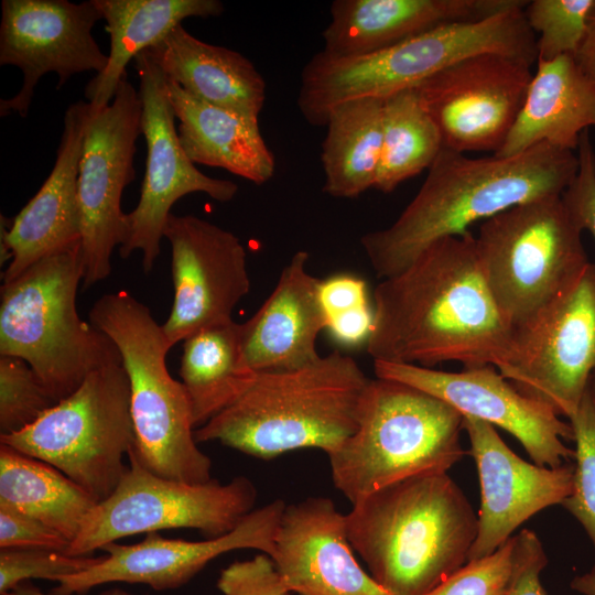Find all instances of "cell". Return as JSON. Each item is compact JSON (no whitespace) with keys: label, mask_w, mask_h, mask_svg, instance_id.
I'll return each instance as SVG.
<instances>
[{"label":"cell","mask_w":595,"mask_h":595,"mask_svg":"<svg viewBox=\"0 0 595 595\" xmlns=\"http://www.w3.org/2000/svg\"><path fill=\"white\" fill-rule=\"evenodd\" d=\"M372 310L366 347L374 360L500 368L512 358L515 331L488 288L472 232L433 242L382 279Z\"/></svg>","instance_id":"6da1fadb"},{"label":"cell","mask_w":595,"mask_h":595,"mask_svg":"<svg viewBox=\"0 0 595 595\" xmlns=\"http://www.w3.org/2000/svg\"><path fill=\"white\" fill-rule=\"evenodd\" d=\"M577 166V154L545 142L508 158H469L443 148L396 221L365 234L360 245L377 277H392L433 242L465 236L478 220L562 195Z\"/></svg>","instance_id":"7a4b0ae2"},{"label":"cell","mask_w":595,"mask_h":595,"mask_svg":"<svg viewBox=\"0 0 595 595\" xmlns=\"http://www.w3.org/2000/svg\"><path fill=\"white\" fill-rule=\"evenodd\" d=\"M351 505L349 543L390 595H426L468 562L478 517L447 473L405 478Z\"/></svg>","instance_id":"3957f363"},{"label":"cell","mask_w":595,"mask_h":595,"mask_svg":"<svg viewBox=\"0 0 595 595\" xmlns=\"http://www.w3.org/2000/svg\"><path fill=\"white\" fill-rule=\"evenodd\" d=\"M370 380L339 350L299 369L256 374L242 394L194 436L262 459L300 448L328 455L357 430Z\"/></svg>","instance_id":"277c9868"},{"label":"cell","mask_w":595,"mask_h":595,"mask_svg":"<svg viewBox=\"0 0 595 595\" xmlns=\"http://www.w3.org/2000/svg\"><path fill=\"white\" fill-rule=\"evenodd\" d=\"M528 1L477 21L450 22L382 51L354 57L322 51L304 65L296 99L312 126H325L338 105L359 98L385 99L412 88L473 55L498 53L537 62V36L523 9Z\"/></svg>","instance_id":"5b68a950"},{"label":"cell","mask_w":595,"mask_h":595,"mask_svg":"<svg viewBox=\"0 0 595 595\" xmlns=\"http://www.w3.org/2000/svg\"><path fill=\"white\" fill-rule=\"evenodd\" d=\"M83 275L77 242L1 286L0 355L24 359L57 401L72 394L90 372L122 363L113 340L78 315L76 294Z\"/></svg>","instance_id":"8992f818"},{"label":"cell","mask_w":595,"mask_h":595,"mask_svg":"<svg viewBox=\"0 0 595 595\" xmlns=\"http://www.w3.org/2000/svg\"><path fill=\"white\" fill-rule=\"evenodd\" d=\"M464 416L445 401L391 379H371L355 433L329 453L335 487L354 504L396 482L447 470L467 454Z\"/></svg>","instance_id":"52a82bcc"},{"label":"cell","mask_w":595,"mask_h":595,"mask_svg":"<svg viewBox=\"0 0 595 595\" xmlns=\"http://www.w3.org/2000/svg\"><path fill=\"white\" fill-rule=\"evenodd\" d=\"M89 322L117 345L130 381L133 450L152 473L184 483L209 482L212 462L197 446L184 385L169 374L172 348L149 307L127 291L100 296Z\"/></svg>","instance_id":"ba28073f"},{"label":"cell","mask_w":595,"mask_h":595,"mask_svg":"<svg viewBox=\"0 0 595 595\" xmlns=\"http://www.w3.org/2000/svg\"><path fill=\"white\" fill-rule=\"evenodd\" d=\"M581 232L561 195L515 205L480 224L476 246L486 282L515 333L530 325L588 264Z\"/></svg>","instance_id":"9c48e42d"},{"label":"cell","mask_w":595,"mask_h":595,"mask_svg":"<svg viewBox=\"0 0 595 595\" xmlns=\"http://www.w3.org/2000/svg\"><path fill=\"white\" fill-rule=\"evenodd\" d=\"M130 401L122 363L110 364L90 372L30 426L0 436V443L54 466L100 502L116 489L134 446Z\"/></svg>","instance_id":"30bf717a"},{"label":"cell","mask_w":595,"mask_h":595,"mask_svg":"<svg viewBox=\"0 0 595 595\" xmlns=\"http://www.w3.org/2000/svg\"><path fill=\"white\" fill-rule=\"evenodd\" d=\"M256 498V487L245 476L225 484L161 477L140 462L132 447L116 489L88 512L66 553L91 555L125 537L165 529H196L219 537L253 510Z\"/></svg>","instance_id":"8fae6325"},{"label":"cell","mask_w":595,"mask_h":595,"mask_svg":"<svg viewBox=\"0 0 595 595\" xmlns=\"http://www.w3.org/2000/svg\"><path fill=\"white\" fill-rule=\"evenodd\" d=\"M141 117L142 101L128 77L108 106L89 104L78 174L84 288L110 274L113 249L125 240L121 196L134 178Z\"/></svg>","instance_id":"7c38bea8"},{"label":"cell","mask_w":595,"mask_h":595,"mask_svg":"<svg viewBox=\"0 0 595 595\" xmlns=\"http://www.w3.org/2000/svg\"><path fill=\"white\" fill-rule=\"evenodd\" d=\"M520 392L570 419L595 371V264L530 325L515 333L511 360L498 368Z\"/></svg>","instance_id":"4fadbf2b"},{"label":"cell","mask_w":595,"mask_h":595,"mask_svg":"<svg viewBox=\"0 0 595 595\" xmlns=\"http://www.w3.org/2000/svg\"><path fill=\"white\" fill-rule=\"evenodd\" d=\"M134 68L140 78L141 130L148 154L140 199L136 208L126 214V235L119 252L126 259L140 250L143 271L149 273L161 251L170 209L176 201L199 192L225 203L235 197L238 185L202 173L188 159L178 141L164 74L145 51L134 57Z\"/></svg>","instance_id":"5bb4252c"},{"label":"cell","mask_w":595,"mask_h":595,"mask_svg":"<svg viewBox=\"0 0 595 595\" xmlns=\"http://www.w3.org/2000/svg\"><path fill=\"white\" fill-rule=\"evenodd\" d=\"M530 67L508 55L482 53L415 86L441 133L443 148L496 153L523 105L532 78Z\"/></svg>","instance_id":"9a60e30c"},{"label":"cell","mask_w":595,"mask_h":595,"mask_svg":"<svg viewBox=\"0 0 595 595\" xmlns=\"http://www.w3.org/2000/svg\"><path fill=\"white\" fill-rule=\"evenodd\" d=\"M102 19L95 0H2L0 65L23 74L21 89L0 100V116H28L35 86L47 73L58 76L60 89L77 74L101 73L108 64L93 28Z\"/></svg>","instance_id":"2e32d148"},{"label":"cell","mask_w":595,"mask_h":595,"mask_svg":"<svg viewBox=\"0 0 595 595\" xmlns=\"http://www.w3.org/2000/svg\"><path fill=\"white\" fill-rule=\"evenodd\" d=\"M377 378L421 389L473 416L513 435L534 464L558 467L574 459L563 440L574 441L570 423L549 405L520 392L494 366L450 372L410 364L374 360Z\"/></svg>","instance_id":"e0dca14e"},{"label":"cell","mask_w":595,"mask_h":595,"mask_svg":"<svg viewBox=\"0 0 595 595\" xmlns=\"http://www.w3.org/2000/svg\"><path fill=\"white\" fill-rule=\"evenodd\" d=\"M163 235L171 246L174 300L162 329L173 347L195 332L230 323L250 280L246 249L232 232L194 215L171 214Z\"/></svg>","instance_id":"ac0fdd59"},{"label":"cell","mask_w":595,"mask_h":595,"mask_svg":"<svg viewBox=\"0 0 595 595\" xmlns=\"http://www.w3.org/2000/svg\"><path fill=\"white\" fill-rule=\"evenodd\" d=\"M281 499L249 512L231 531L203 541L166 539L150 532L139 543H109L91 567L61 578L53 595L84 594L111 583L147 584L156 591L174 589L187 583L215 558L237 549L274 552L275 536L285 508Z\"/></svg>","instance_id":"d6986e66"},{"label":"cell","mask_w":595,"mask_h":595,"mask_svg":"<svg viewBox=\"0 0 595 595\" xmlns=\"http://www.w3.org/2000/svg\"><path fill=\"white\" fill-rule=\"evenodd\" d=\"M480 485L478 530L468 561L498 550L512 532L542 509L562 504L573 485L574 464L547 467L519 457L495 428L464 416Z\"/></svg>","instance_id":"ffe728a7"},{"label":"cell","mask_w":595,"mask_h":595,"mask_svg":"<svg viewBox=\"0 0 595 595\" xmlns=\"http://www.w3.org/2000/svg\"><path fill=\"white\" fill-rule=\"evenodd\" d=\"M345 515L332 499L286 505L271 555L296 595H390L356 561Z\"/></svg>","instance_id":"44dd1931"},{"label":"cell","mask_w":595,"mask_h":595,"mask_svg":"<svg viewBox=\"0 0 595 595\" xmlns=\"http://www.w3.org/2000/svg\"><path fill=\"white\" fill-rule=\"evenodd\" d=\"M89 102L65 110L64 128L54 166L37 193L4 228L1 219L2 273L10 282L39 260L80 242L78 174Z\"/></svg>","instance_id":"7402d4cb"},{"label":"cell","mask_w":595,"mask_h":595,"mask_svg":"<svg viewBox=\"0 0 595 595\" xmlns=\"http://www.w3.org/2000/svg\"><path fill=\"white\" fill-rule=\"evenodd\" d=\"M309 252L296 251L259 310L240 323L244 363L255 374L302 368L321 357L318 334L327 327L321 280L309 273Z\"/></svg>","instance_id":"603a6c76"},{"label":"cell","mask_w":595,"mask_h":595,"mask_svg":"<svg viewBox=\"0 0 595 595\" xmlns=\"http://www.w3.org/2000/svg\"><path fill=\"white\" fill-rule=\"evenodd\" d=\"M519 0H335L323 53L335 57L382 51L439 25L477 21Z\"/></svg>","instance_id":"cb8c5ba5"},{"label":"cell","mask_w":595,"mask_h":595,"mask_svg":"<svg viewBox=\"0 0 595 595\" xmlns=\"http://www.w3.org/2000/svg\"><path fill=\"white\" fill-rule=\"evenodd\" d=\"M144 51L166 78L190 95L258 121L266 82L239 52L203 42L182 24Z\"/></svg>","instance_id":"d4e9b609"},{"label":"cell","mask_w":595,"mask_h":595,"mask_svg":"<svg viewBox=\"0 0 595 595\" xmlns=\"http://www.w3.org/2000/svg\"><path fill=\"white\" fill-rule=\"evenodd\" d=\"M591 127L595 128V83L574 56L538 60L519 115L494 154L513 156L543 142L574 151Z\"/></svg>","instance_id":"484cf974"},{"label":"cell","mask_w":595,"mask_h":595,"mask_svg":"<svg viewBox=\"0 0 595 595\" xmlns=\"http://www.w3.org/2000/svg\"><path fill=\"white\" fill-rule=\"evenodd\" d=\"M164 86L180 121V144L194 164L221 167L257 185L272 178L275 160L258 121L197 99L165 75Z\"/></svg>","instance_id":"4316f807"},{"label":"cell","mask_w":595,"mask_h":595,"mask_svg":"<svg viewBox=\"0 0 595 595\" xmlns=\"http://www.w3.org/2000/svg\"><path fill=\"white\" fill-rule=\"evenodd\" d=\"M106 21L110 52L106 68L86 85L84 95L94 108L108 106L127 77L126 67L187 18L217 17L218 0H95Z\"/></svg>","instance_id":"83f0119b"},{"label":"cell","mask_w":595,"mask_h":595,"mask_svg":"<svg viewBox=\"0 0 595 595\" xmlns=\"http://www.w3.org/2000/svg\"><path fill=\"white\" fill-rule=\"evenodd\" d=\"M383 99L359 98L335 107L328 116L321 161L323 192L353 198L374 187L382 148Z\"/></svg>","instance_id":"f1b7e54d"},{"label":"cell","mask_w":595,"mask_h":595,"mask_svg":"<svg viewBox=\"0 0 595 595\" xmlns=\"http://www.w3.org/2000/svg\"><path fill=\"white\" fill-rule=\"evenodd\" d=\"M244 363L240 323L201 329L183 340L180 376L199 428L237 400L255 377Z\"/></svg>","instance_id":"f546056e"},{"label":"cell","mask_w":595,"mask_h":595,"mask_svg":"<svg viewBox=\"0 0 595 595\" xmlns=\"http://www.w3.org/2000/svg\"><path fill=\"white\" fill-rule=\"evenodd\" d=\"M97 502L54 466L0 443V505L56 530L71 542Z\"/></svg>","instance_id":"4dcf8cb0"},{"label":"cell","mask_w":595,"mask_h":595,"mask_svg":"<svg viewBox=\"0 0 595 595\" xmlns=\"http://www.w3.org/2000/svg\"><path fill=\"white\" fill-rule=\"evenodd\" d=\"M441 133L414 87L383 99L382 148L374 188L390 193L433 164Z\"/></svg>","instance_id":"1f68e13d"},{"label":"cell","mask_w":595,"mask_h":595,"mask_svg":"<svg viewBox=\"0 0 595 595\" xmlns=\"http://www.w3.org/2000/svg\"><path fill=\"white\" fill-rule=\"evenodd\" d=\"M595 0H533L523 12L528 25L538 34L537 61L563 55L575 56L588 30Z\"/></svg>","instance_id":"d6a6232c"},{"label":"cell","mask_w":595,"mask_h":595,"mask_svg":"<svg viewBox=\"0 0 595 595\" xmlns=\"http://www.w3.org/2000/svg\"><path fill=\"white\" fill-rule=\"evenodd\" d=\"M57 402L24 359L0 355V436L24 430Z\"/></svg>","instance_id":"836d02e7"},{"label":"cell","mask_w":595,"mask_h":595,"mask_svg":"<svg viewBox=\"0 0 595 595\" xmlns=\"http://www.w3.org/2000/svg\"><path fill=\"white\" fill-rule=\"evenodd\" d=\"M569 420L575 464L572 491L561 505L583 526L595 550V400L588 388Z\"/></svg>","instance_id":"e575fe53"},{"label":"cell","mask_w":595,"mask_h":595,"mask_svg":"<svg viewBox=\"0 0 595 595\" xmlns=\"http://www.w3.org/2000/svg\"><path fill=\"white\" fill-rule=\"evenodd\" d=\"M102 555H72L45 549H4L0 551V594L4 595L30 578L58 582L83 572L101 560Z\"/></svg>","instance_id":"d590c367"},{"label":"cell","mask_w":595,"mask_h":595,"mask_svg":"<svg viewBox=\"0 0 595 595\" xmlns=\"http://www.w3.org/2000/svg\"><path fill=\"white\" fill-rule=\"evenodd\" d=\"M515 537L493 554L468 561L426 595H504L508 585Z\"/></svg>","instance_id":"8d00e7d4"},{"label":"cell","mask_w":595,"mask_h":595,"mask_svg":"<svg viewBox=\"0 0 595 595\" xmlns=\"http://www.w3.org/2000/svg\"><path fill=\"white\" fill-rule=\"evenodd\" d=\"M217 587L223 595H291L273 560L266 553L235 561L220 572Z\"/></svg>","instance_id":"74e56055"},{"label":"cell","mask_w":595,"mask_h":595,"mask_svg":"<svg viewBox=\"0 0 595 595\" xmlns=\"http://www.w3.org/2000/svg\"><path fill=\"white\" fill-rule=\"evenodd\" d=\"M577 160L576 174L561 197L575 225L595 238V152L589 130L581 133Z\"/></svg>","instance_id":"f35d334b"},{"label":"cell","mask_w":595,"mask_h":595,"mask_svg":"<svg viewBox=\"0 0 595 595\" xmlns=\"http://www.w3.org/2000/svg\"><path fill=\"white\" fill-rule=\"evenodd\" d=\"M71 541L42 521L0 505V549H45L67 552Z\"/></svg>","instance_id":"ab89813d"},{"label":"cell","mask_w":595,"mask_h":595,"mask_svg":"<svg viewBox=\"0 0 595 595\" xmlns=\"http://www.w3.org/2000/svg\"><path fill=\"white\" fill-rule=\"evenodd\" d=\"M548 562L537 534L522 530L515 537L512 566L504 595H545L540 574Z\"/></svg>","instance_id":"60d3db41"},{"label":"cell","mask_w":595,"mask_h":595,"mask_svg":"<svg viewBox=\"0 0 595 595\" xmlns=\"http://www.w3.org/2000/svg\"><path fill=\"white\" fill-rule=\"evenodd\" d=\"M320 296L327 318L369 304L365 280L350 274L321 280Z\"/></svg>","instance_id":"b9f144b4"},{"label":"cell","mask_w":595,"mask_h":595,"mask_svg":"<svg viewBox=\"0 0 595 595\" xmlns=\"http://www.w3.org/2000/svg\"><path fill=\"white\" fill-rule=\"evenodd\" d=\"M372 325L374 310L368 304L328 317L326 329L338 343L354 346L367 343Z\"/></svg>","instance_id":"7bdbcfd3"},{"label":"cell","mask_w":595,"mask_h":595,"mask_svg":"<svg viewBox=\"0 0 595 595\" xmlns=\"http://www.w3.org/2000/svg\"><path fill=\"white\" fill-rule=\"evenodd\" d=\"M574 58L583 73L595 83V9L586 36Z\"/></svg>","instance_id":"ee69618b"},{"label":"cell","mask_w":595,"mask_h":595,"mask_svg":"<svg viewBox=\"0 0 595 595\" xmlns=\"http://www.w3.org/2000/svg\"><path fill=\"white\" fill-rule=\"evenodd\" d=\"M571 587L582 595H595V565L591 571L575 576L571 582Z\"/></svg>","instance_id":"f6af8a7d"},{"label":"cell","mask_w":595,"mask_h":595,"mask_svg":"<svg viewBox=\"0 0 595 595\" xmlns=\"http://www.w3.org/2000/svg\"><path fill=\"white\" fill-rule=\"evenodd\" d=\"M4 595H47V594L42 592L39 587L34 586L33 584L29 582H24L15 586L13 589H11ZM100 595H132V594L125 592L122 589H119V588H113V589L104 592Z\"/></svg>","instance_id":"bcb514c9"},{"label":"cell","mask_w":595,"mask_h":595,"mask_svg":"<svg viewBox=\"0 0 595 595\" xmlns=\"http://www.w3.org/2000/svg\"><path fill=\"white\" fill-rule=\"evenodd\" d=\"M588 389L595 400V371L592 374L591 376V379H589V383H588Z\"/></svg>","instance_id":"7dc6e473"}]
</instances>
